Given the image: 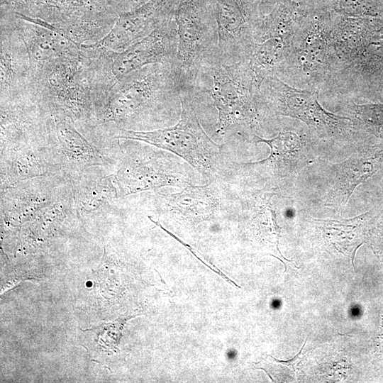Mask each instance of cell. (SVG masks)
Here are the masks:
<instances>
[{
  "label": "cell",
  "instance_id": "cell-2",
  "mask_svg": "<svg viewBox=\"0 0 383 383\" xmlns=\"http://www.w3.org/2000/svg\"><path fill=\"white\" fill-rule=\"evenodd\" d=\"M333 12L312 4L296 31L279 79L307 89L320 91L337 80L344 66L332 45Z\"/></svg>",
  "mask_w": 383,
  "mask_h": 383
},
{
  "label": "cell",
  "instance_id": "cell-21",
  "mask_svg": "<svg viewBox=\"0 0 383 383\" xmlns=\"http://www.w3.org/2000/svg\"><path fill=\"white\" fill-rule=\"evenodd\" d=\"M298 1H305V2H310V3H315V0H298Z\"/></svg>",
  "mask_w": 383,
  "mask_h": 383
},
{
  "label": "cell",
  "instance_id": "cell-5",
  "mask_svg": "<svg viewBox=\"0 0 383 383\" xmlns=\"http://www.w3.org/2000/svg\"><path fill=\"white\" fill-rule=\"evenodd\" d=\"M174 20L178 43L172 72L181 94L191 92L204 60L219 50L216 24L201 0H183Z\"/></svg>",
  "mask_w": 383,
  "mask_h": 383
},
{
  "label": "cell",
  "instance_id": "cell-9",
  "mask_svg": "<svg viewBox=\"0 0 383 383\" xmlns=\"http://www.w3.org/2000/svg\"><path fill=\"white\" fill-rule=\"evenodd\" d=\"M177 43V28L174 18L116 55L112 63V72L116 77L122 78L145 65L172 64Z\"/></svg>",
  "mask_w": 383,
  "mask_h": 383
},
{
  "label": "cell",
  "instance_id": "cell-22",
  "mask_svg": "<svg viewBox=\"0 0 383 383\" xmlns=\"http://www.w3.org/2000/svg\"><path fill=\"white\" fill-rule=\"evenodd\" d=\"M320 1H321V0H315V3H316V4H318Z\"/></svg>",
  "mask_w": 383,
  "mask_h": 383
},
{
  "label": "cell",
  "instance_id": "cell-12",
  "mask_svg": "<svg viewBox=\"0 0 383 383\" xmlns=\"http://www.w3.org/2000/svg\"><path fill=\"white\" fill-rule=\"evenodd\" d=\"M160 210L183 218H205L225 207V195L216 179L204 186H187L176 193L159 195Z\"/></svg>",
  "mask_w": 383,
  "mask_h": 383
},
{
  "label": "cell",
  "instance_id": "cell-8",
  "mask_svg": "<svg viewBox=\"0 0 383 383\" xmlns=\"http://www.w3.org/2000/svg\"><path fill=\"white\" fill-rule=\"evenodd\" d=\"M170 155L129 157L114 175L118 194L126 196L162 187L184 188L194 184L181 162Z\"/></svg>",
  "mask_w": 383,
  "mask_h": 383
},
{
  "label": "cell",
  "instance_id": "cell-6",
  "mask_svg": "<svg viewBox=\"0 0 383 383\" xmlns=\"http://www.w3.org/2000/svg\"><path fill=\"white\" fill-rule=\"evenodd\" d=\"M262 100L272 116L298 119L320 138H343L357 128L353 118L326 111L318 101V91L297 89L277 77H267L260 85Z\"/></svg>",
  "mask_w": 383,
  "mask_h": 383
},
{
  "label": "cell",
  "instance_id": "cell-20",
  "mask_svg": "<svg viewBox=\"0 0 383 383\" xmlns=\"http://www.w3.org/2000/svg\"><path fill=\"white\" fill-rule=\"evenodd\" d=\"M351 110L357 128L378 136L383 134V103L353 104Z\"/></svg>",
  "mask_w": 383,
  "mask_h": 383
},
{
  "label": "cell",
  "instance_id": "cell-19",
  "mask_svg": "<svg viewBox=\"0 0 383 383\" xmlns=\"http://www.w3.org/2000/svg\"><path fill=\"white\" fill-rule=\"evenodd\" d=\"M318 5L338 15L383 19V0H321Z\"/></svg>",
  "mask_w": 383,
  "mask_h": 383
},
{
  "label": "cell",
  "instance_id": "cell-7",
  "mask_svg": "<svg viewBox=\"0 0 383 383\" xmlns=\"http://www.w3.org/2000/svg\"><path fill=\"white\" fill-rule=\"evenodd\" d=\"M216 24L218 50L226 62L245 60L265 16L267 0H201Z\"/></svg>",
  "mask_w": 383,
  "mask_h": 383
},
{
  "label": "cell",
  "instance_id": "cell-10",
  "mask_svg": "<svg viewBox=\"0 0 383 383\" xmlns=\"http://www.w3.org/2000/svg\"><path fill=\"white\" fill-rule=\"evenodd\" d=\"M382 162L383 143H380L334 164L329 173L325 205L333 209H344L356 187L377 172Z\"/></svg>",
  "mask_w": 383,
  "mask_h": 383
},
{
  "label": "cell",
  "instance_id": "cell-4",
  "mask_svg": "<svg viewBox=\"0 0 383 383\" xmlns=\"http://www.w3.org/2000/svg\"><path fill=\"white\" fill-rule=\"evenodd\" d=\"M111 96L109 118L130 121L148 111L160 112L177 123L182 112V94L171 63H155L128 75Z\"/></svg>",
  "mask_w": 383,
  "mask_h": 383
},
{
  "label": "cell",
  "instance_id": "cell-15",
  "mask_svg": "<svg viewBox=\"0 0 383 383\" xmlns=\"http://www.w3.org/2000/svg\"><path fill=\"white\" fill-rule=\"evenodd\" d=\"M56 134L60 153L65 160L74 166L89 167L101 162L100 154L69 121H57Z\"/></svg>",
  "mask_w": 383,
  "mask_h": 383
},
{
  "label": "cell",
  "instance_id": "cell-3",
  "mask_svg": "<svg viewBox=\"0 0 383 383\" xmlns=\"http://www.w3.org/2000/svg\"><path fill=\"white\" fill-rule=\"evenodd\" d=\"M190 92L182 93V112L172 126L153 131L122 129L117 138L143 141L182 157L211 181L228 177L231 163L225 157L223 146L217 144L200 123Z\"/></svg>",
  "mask_w": 383,
  "mask_h": 383
},
{
  "label": "cell",
  "instance_id": "cell-16",
  "mask_svg": "<svg viewBox=\"0 0 383 383\" xmlns=\"http://www.w3.org/2000/svg\"><path fill=\"white\" fill-rule=\"evenodd\" d=\"M114 176L96 180H78L74 184V198L77 210L89 213L104 207L118 194Z\"/></svg>",
  "mask_w": 383,
  "mask_h": 383
},
{
  "label": "cell",
  "instance_id": "cell-14",
  "mask_svg": "<svg viewBox=\"0 0 383 383\" xmlns=\"http://www.w3.org/2000/svg\"><path fill=\"white\" fill-rule=\"evenodd\" d=\"M254 142L270 147V155L263 162L268 164L277 179L293 177L309 162L304 141L294 131L283 129L269 139L255 135Z\"/></svg>",
  "mask_w": 383,
  "mask_h": 383
},
{
  "label": "cell",
  "instance_id": "cell-11",
  "mask_svg": "<svg viewBox=\"0 0 383 383\" xmlns=\"http://www.w3.org/2000/svg\"><path fill=\"white\" fill-rule=\"evenodd\" d=\"M182 1L151 0L134 13L122 17L101 44L123 51L174 18Z\"/></svg>",
  "mask_w": 383,
  "mask_h": 383
},
{
  "label": "cell",
  "instance_id": "cell-18",
  "mask_svg": "<svg viewBox=\"0 0 383 383\" xmlns=\"http://www.w3.org/2000/svg\"><path fill=\"white\" fill-rule=\"evenodd\" d=\"M361 74L369 75L383 72V26L370 36L355 60L350 66Z\"/></svg>",
  "mask_w": 383,
  "mask_h": 383
},
{
  "label": "cell",
  "instance_id": "cell-1",
  "mask_svg": "<svg viewBox=\"0 0 383 383\" xmlns=\"http://www.w3.org/2000/svg\"><path fill=\"white\" fill-rule=\"evenodd\" d=\"M199 73L211 79L209 88L195 84L193 103L209 99L217 111L216 135L224 143L252 140L269 118L260 92L261 82L245 60L226 62L219 51L206 57Z\"/></svg>",
  "mask_w": 383,
  "mask_h": 383
},
{
  "label": "cell",
  "instance_id": "cell-13",
  "mask_svg": "<svg viewBox=\"0 0 383 383\" xmlns=\"http://www.w3.org/2000/svg\"><path fill=\"white\" fill-rule=\"evenodd\" d=\"M381 19L351 17L333 13L331 38L335 52L345 69L358 56Z\"/></svg>",
  "mask_w": 383,
  "mask_h": 383
},
{
  "label": "cell",
  "instance_id": "cell-17",
  "mask_svg": "<svg viewBox=\"0 0 383 383\" xmlns=\"http://www.w3.org/2000/svg\"><path fill=\"white\" fill-rule=\"evenodd\" d=\"M13 157L8 165L1 167L4 172V183L16 184L20 180L43 175L46 172L45 164L35 154L30 150L14 152Z\"/></svg>",
  "mask_w": 383,
  "mask_h": 383
}]
</instances>
